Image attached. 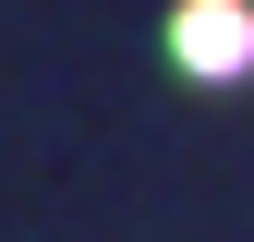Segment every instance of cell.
Here are the masks:
<instances>
[{
    "mask_svg": "<svg viewBox=\"0 0 254 242\" xmlns=\"http://www.w3.org/2000/svg\"><path fill=\"white\" fill-rule=\"evenodd\" d=\"M170 49L194 60V73H242V60H254V12H242V0H182Z\"/></svg>",
    "mask_w": 254,
    "mask_h": 242,
    "instance_id": "cell-1",
    "label": "cell"
}]
</instances>
